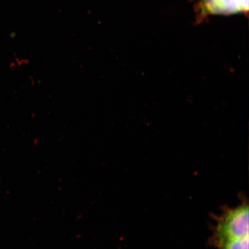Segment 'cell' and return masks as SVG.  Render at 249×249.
Here are the masks:
<instances>
[{
  "label": "cell",
  "mask_w": 249,
  "mask_h": 249,
  "mask_svg": "<svg viewBox=\"0 0 249 249\" xmlns=\"http://www.w3.org/2000/svg\"><path fill=\"white\" fill-rule=\"evenodd\" d=\"M198 9L201 17L208 15L248 14L249 0H201Z\"/></svg>",
  "instance_id": "7a4b0ae2"
},
{
  "label": "cell",
  "mask_w": 249,
  "mask_h": 249,
  "mask_svg": "<svg viewBox=\"0 0 249 249\" xmlns=\"http://www.w3.org/2000/svg\"><path fill=\"white\" fill-rule=\"evenodd\" d=\"M241 204L235 208L225 206L220 215L213 216L216 225L213 227V234L208 244L215 248L217 245L232 239L249 236V202L244 194H241Z\"/></svg>",
  "instance_id": "6da1fadb"
},
{
  "label": "cell",
  "mask_w": 249,
  "mask_h": 249,
  "mask_svg": "<svg viewBox=\"0 0 249 249\" xmlns=\"http://www.w3.org/2000/svg\"><path fill=\"white\" fill-rule=\"evenodd\" d=\"M249 236L232 239L217 245V249H249Z\"/></svg>",
  "instance_id": "3957f363"
}]
</instances>
